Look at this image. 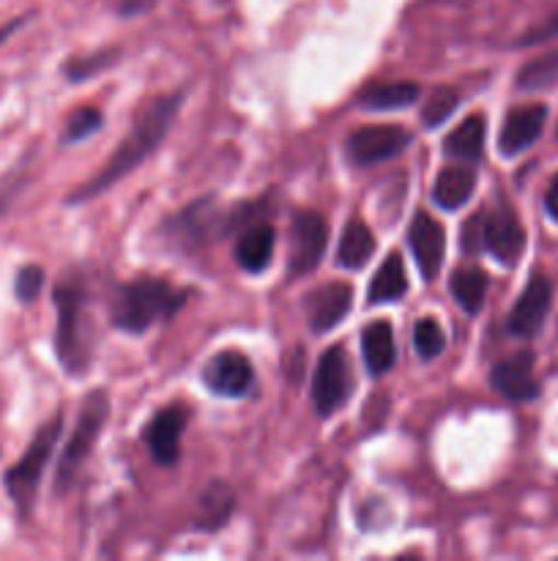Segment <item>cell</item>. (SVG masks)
I'll return each mask as SVG.
<instances>
[{"label":"cell","mask_w":558,"mask_h":561,"mask_svg":"<svg viewBox=\"0 0 558 561\" xmlns=\"http://www.w3.org/2000/svg\"><path fill=\"white\" fill-rule=\"evenodd\" d=\"M353 307V285L348 283H326L321 288L310 290L304 299V316L315 334L332 332L339 321Z\"/></svg>","instance_id":"cell-15"},{"label":"cell","mask_w":558,"mask_h":561,"mask_svg":"<svg viewBox=\"0 0 558 561\" xmlns=\"http://www.w3.org/2000/svg\"><path fill=\"white\" fill-rule=\"evenodd\" d=\"M408 247L414 252L421 277L427 283H432L438 277V272H441L443 255H446V233H443V225L438 219H432L430 214L419 211L408 228Z\"/></svg>","instance_id":"cell-14"},{"label":"cell","mask_w":558,"mask_h":561,"mask_svg":"<svg viewBox=\"0 0 558 561\" xmlns=\"http://www.w3.org/2000/svg\"><path fill=\"white\" fill-rule=\"evenodd\" d=\"M408 294V277H405L403 257L397 252L381 263V268L372 277L370 290H367V301L370 305H386V301H397Z\"/></svg>","instance_id":"cell-23"},{"label":"cell","mask_w":558,"mask_h":561,"mask_svg":"<svg viewBox=\"0 0 558 561\" xmlns=\"http://www.w3.org/2000/svg\"><path fill=\"white\" fill-rule=\"evenodd\" d=\"M274 244H277V236L271 225L252 222L235 241V261L249 274L266 272L274 257Z\"/></svg>","instance_id":"cell-17"},{"label":"cell","mask_w":558,"mask_h":561,"mask_svg":"<svg viewBox=\"0 0 558 561\" xmlns=\"http://www.w3.org/2000/svg\"><path fill=\"white\" fill-rule=\"evenodd\" d=\"M235 510V493L230 491L224 482H213L202 491V496L197 499V513H195V526L202 531H217L222 529L230 520Z\"/></svg>","instance_id":"cell-21"},{"label":"cell","mask_w":558,"mask_h":561,"mask_svg":"<svg viewBox=\"0 0 558 561\" xmlns=\"http://www.w3.org/2000/svg\"><path fill=\"white\" fill-rule=\"evenodd\" d=\"M60 431H63V414H55L53 420L44 422V425L38 427L31 447H27L25 455L20 458V463L11 466V469L5 471V491H9L11 502L20 510L22 518H27L33 504H36L38 485H42L44 469H47L49 458H53V449L55 444H58Z\"/></svg>","instance_id":"cell-5"},{"label":"cell","mask_w":558,"mask_h":561,"mask_svg":"<svg viewBox=\"0 0 558 561\" xmlns=\"http://www.w3.org/2000/svg\"><path fill=\"white\" fill-rule=\"evenodd\" d=\"M558 77V53L545 55V58H536L531 64H525L518 75V88L523 91H536V88L550 85Z\"/></svg>","instance_id":"cell-28"},{"label":"cell","mask_w":558,"mask_h":561,"mask_svg":"<svg viewBox=\"0 0 558 561\" xmlns=\"http://www.w3.org/2000/svg\"><path fill=\"white\" fill-rule=\"evenodd\" d=\"M186 422H189V411L184 405H164L156 416L146 425L148 449H151L153 460L162 466H173L181 455V438H184Z\"/></svg>","instance_id":"cell-12"},{"label":"cell","mask_w":558,"mask_h":561,"mask_svg":"<svg viewBox=\"0 0 558 561\" xmlns=\"http://www.w3.org/2000/svg\"><path fill=\"white\" fill-rule=\"evenodd\" d=\"M353 392V378H350V362L345 348L332 345L323 351L317 359L315 378H312V403L321 416H332L342 409Z\"/></svg>","instance_id":"cell-7"},{"label":"cell","mask_w":558,"mask_h":561,"mask_svg":"<svg viewBox=\"0 0 558 561\" xmlns=\"http://www.w3.org/2000/svg\"><path fill=\"white\" fill-rule=\"evenodd\" d=\"M490 383L496 392L514 400V403H528V400L539 398V381L534 376V354L518 351V354L496 362L490 370Z\"/></svg>","instance_id":"cell-13"},{"label":"cell","mask_w":558,"mask_h":561,"mask_svg":"<svg viewBox=\"0 0 558 561\" xmlns=\"http://www.w3.org/2000/svg\"><path fill=\"white\" fill-rule=\"evenodd\" d=\"M545 211H547V217L556 219L558 222V175L550 181V186H547V192H545Z\"/></svg>","instance_id":"cell-32"},{"label":"cell","mask_w":558,"mask_h":561,"mask_svg":"<svg viewBox=\"0 0 558 561\" xmlns=\"http://www.w3.org/2000/svg\"><path fill=\"white\" fill-rule=\"evenodd\" d=\"M42 285H44V272L38 266H22L16 272V283H14V294L16 299L31 305L36 301V296L42 294Z\"/></svg>","instance_id":"cell-30"},{"label":"cell","mask_w":558,"mask_h":561,"mask_svg":"<svg viewBox=\"0 0 558 561\" xmlns=\"http://www.w3.org/2000/svg\"><path fill=\"white\" fill-rule=\"evenodd\" d=\"M485 137H487V121L485 115H468L452 135L443 140V151L446 157L460 159L465 164L479 162L485 153Z\"/></svg>","instance_id":"cell-20"},{"label":"cell","mask_w":558,"mask_h":561,"mask_svg":"<svg viewBox=\"0 0 558 561\" xmlns=\"http://www.w3.org/2000/svg\"><path fill=\"white\" fill-rule=\"evenodd\" d=\"M55 310H58V329H55V354L69 376H82L91 365V340H88V312L85 290L77 283H60L55 288Z\"/></svg>","instance_id":"cell-4"},{"label":"cell","mask_w":558,"mask_h":561,"mask_svg":"<svg viewBox=\"0 0 558 561\" xmlns=\"http://www.w3.org/2000/svg\"><path fill=\"white\" fill-rule=\"evenodd\" d=\"M202 383L219 398H244L255 387V370L241 351H222L206 362Z\"/></svg>","instance_id":"cell-10"},{"label":"cell","mask_w":558,"mask_h":561,"mask_svg":"<svg viewBox=\"0 0 558 561\" xmlns=\"http://www.w3.org/2000/svg\"><path fill=\"white\" fill-rule=\"evenodd\" d=\"M189 299V290L175 288L156 277H140L115 290L109 301V321L115 329L142 334L159 321H170Z\"/></svg>","instance_id":"cell-2"},{"label":"cell","mask_w":558,"mask_h":561,"mask_svg":"<svg viewBox=\"0 0 558 561\" xmlns=\"http://www.w3.org/2000/svg\"><path fill=\"white\" fill-rule=\"evenodd\" d=\"M476 186V173L470 164H452L438 173L435 184H432V201L443 211H457L470 201Z\"/></svg>","instance_id":"cell-18"},{"label":"cell","mask_w":558,"mask_h":561,"mask_svg":"<svg viewBox=\"0 0 558 561\" xmlns=\"http://www.w3.org/2000/svg\"><path fill=\"white\" fill-rule=\"evenodd\" d=\"M361 354H364L370 376H383L394 367L397 359V345H394V329L388 321H375L361 332Z\"/></svg>","instance_id":"cell-19"},{"label":"cell","mask_w":558,"mask_h":561,"mask_svg":"<svg viewBox=\"0 0 558 561\" xmlns=\"http://www.w3.org/2000/svg\"><path fill=\"white\" fill-rule=\"evenodd\" d=\"M547 107L545 104H525V107L512 110L507 115L498 135V146H501L503 157H518L525 148L534 146L539 140L542 129H545Z\"/></svg>","instance_id":"cell-16"},{"label":"cell","mask_w":558,"mask_h":561,"mask_svg":"<svg viewBox=\"0 0 558 561\" xmlns=\"http://www.w3.org/2000/svg\"><path fill=\"white\" fill-rule=\"evenodd\" d=\"M113 55L115 53H98V55H91V58H77L71 60L69 66H66V77H69L71 82H80L85 80V77H91L93 71L104 69L107 64H113Z\"/></svg>","instance_id":"cell-31"},{"label":"cell","mask_w":558,"mask_h":561,"mask_svg":"<svg viewBox=\"0 0 558 561\" xmlns=\"http://www.w3.org/2000/svg\"><path fill=\"white\" fill-rule=\"evenodd\" d=\"M452 296L457 299V305L463 307L468 316H476L481 312L487 299V288H490V279L481 272L479 266H460L457 272L452 274Z\"/></svg>","instance_id":"cell-25"},{"label":"cell","mask_w":558,"mask_h":561,"mask_svg":"<svg viewBox=\"0 0 558 561\" xmlns=\"http://www.w3.org/2000/svg\"><path fill=\"white\" fill-rule=\"evenodd\" d=\"M410 140L414 137L403 126H364L345 140V157L356 168H372L403 153Z\"/></svg>","instance_id":"cell-9"},{"label":"cell","mask_w":558,"mask_h":561,"mask_svg":"<svg viewBox=\"0 0 558 561\" xmlns=\"http://www.w3.org/2000/svg\"><path fill=\"white\" fill-rule=\"evenodd\" d=\"M181 99H184V93H167V96L148 99V102L137 110L129 135L118 142L113 157L102 164V170H98L91 181L77 186V192L69 197V203H85L91 201V197H98L102 192H107L109 186L118 184L124 175L135 173V170L156 151V146L170 131L175 115H178Z\"/></svg>","instance_id":"cell-1"},{"label":"cell","mask_w":558,"mask_h":561,"mask_svg":"<svg viewBox=\"0 0 558 561\" xmlns=\"http://www.w3.org/2000/svg\"><path fill=\"white\" fill-rule=\"evenodd\" d=\"M16 25H20V22H11V25L0 27V44H3V42H5V38H9V33H11V31H14V27H16Z\"/></svg>","instance_id":"cell-33"},{"label":"cell","mask_w":558,"mask_h":561,"mask_svg":"<svg viewBox=\"0 0 558 561\" xmlns=\"http://www.w3.org/2000/svg\"><path fill=\"white\" fill-rule=\"evenodd\" d=\"M375 233L361 219H353L342 230V239H339L337 247V263L342 268H350V272H359L375 255Z\"/></svg>","instance_id":"cell-22"},{"label":"cell","mask_w":558,"mask_h":561,"mask_svg":"<svg viewBox=\"0 0 558 561\" xmlns=\"http://www.w3.org/2000/svg\"><path fill=\"white\" fill-rule=\"evenodd\" d=\"M553 305V285L550 279L534 274L525 285V290L520 294V299L514 301L512 312H509V332L514 337L531 340L539 334V329L545 327V318L550 312Z\"/></svg>","instance_id":"cell-11"},{"label":"cell","mask_w":558,"mask_h":561,"mask_svg":"<svg viewBox=\"0 0 558 561\" xmlns=\"http://www.w3.org/2000/svg\"><path fill=\"white\" fill-rule=\"evenodd\" d=\"M414 345L421 359L430 362L441 356L443 348H446V334H443L441 323L435 318H421L414 327Z\"/></svg>","instance_id":"cell-27"},{"label":"cell","mask_w":558,"mask_h":561,"mask_svg":"<svg viewBox=\"0 0 558 561\" xmlns=\"http://www.w3.org/2000/svg\"><path fill=\"white\" fill-rule=\"evenodd\" d=\"M421 96V88L416 82H375V85L364 88L356 96L359 107L367 110H399L408 107L410 102Z\"/></svg>","instance_id":"cell-24"},{"label":"cell","mask_w":558,"mask_h":561,"mask_svg":"<svg viewBox=\"0 0 558 561\" xmlns=\"http://www.w3.org/2000/svg\"><path fill=\"white\" fill-rule=\"evenodd\" d=\"M109 416V398L107 392L96 389L85 398L82 403L80 416H77V427L71 433L69 444L63 449V458L58 463V477H55V491L63 493L66 488L74 482V477L80 474V469L85 466V460L91 458V449L96 444L98 433H102L104 422Z\"/></svg>","instance_id":"cell-6"},{"label":"cell","mask_w":558,"mask_h":561,"mask_svg":"<svg viewBox=\"0 0 558 561\" xmlns=\"http://www.w3.org/2000/svg\"><path fill=\"white\" fill-rule=\"evenodd\" d=\"M328 244V225L317 211H301L290 225V250H288V272L290 277H304L315 272L323 252Z\"/></svg>","instance_id":"cell-8"},{"label":"cell","mask_w":558,"mask_h":561,"mask_svg":"<svg viewBox=\"0 0 558 561\" xmlns=\"http://www.w3.org/2000/svg\"><path fill=\"white\" fill-rule=\"evenodd\" d=\"M460 244H463V252H468V255L490 252L503 266H514L523 257L525 230L509 206L481 208L463 225Z\"/></svg>","instance_id":"cell-3"},{"label":"cell","mask_w":558,"mask_h":561,"mask_svg":"<svg viewBox=\"0 0 558 561\" xmlns=\"http://www.w3.org/2000/svg\"><path fill=\"white\" fill-rule=\"evenodd\" d=\"M454 110H457V93L446 85L435 88V91L427 96V102L421 104V124H425L427 129H435V126L446 124V121L452 118Z\"/></svg>","instance_id":"cell-26"},{"label":"cell","mask_w":558,"mask_h":561,"mask_svg":"<svg viewBox=\"0 0 558 561\" xmlns=\"http://www.w3.org/2000/svg\"><path fill=\"white\" fill-rule=\"evenodd\" d=\"M102 124H104L102 110H96V107H82V110H77V113L69 118V124H66L63 142L85 140V137H91L93 131L102 129Z\"/></svg>","instance_id":"cell-29"}]
</instances>
